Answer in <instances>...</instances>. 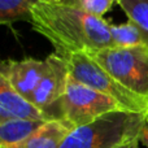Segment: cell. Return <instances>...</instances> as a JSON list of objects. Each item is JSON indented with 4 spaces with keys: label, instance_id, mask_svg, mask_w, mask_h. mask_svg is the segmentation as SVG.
<instances>
[{
    "label": "cell",
    "instance_id": "1",
    "mask_svg": "<svg viewBox=\"0 0 148 148\" xmlns=\"http://www.w3.org/2000/svg\"><path fill=\"white\" fill-rule=\"evenodd\" d=\"M30 23L61 57L81 52L91 55L114 47L109 21L88 14L64 0H43L34 4Z\"/></svg>",
    "mask_w": 148,
    "mask_h": 148
},
{
    "label": "cell",
    "instance_id": "11",
    "mask_svg": "<svg viewBox=\"0 0 148 148\" xmlns=\"http://www.w3.org/2000/svg\"><path fill=\"white\" fill-rule=\"evenodd\" d=\"M110 35L114 47L121 48H148V31L131 20L123 23H110Z\"/></svg>",
    "mask_w": 148,
    "mask_h": 148
},
{
    "label": "cell",
    "instance_id": "5",
    "mask_svg": "<svg viewBox=\"0 0 148 148\" xmlns=\"http://www.w3.org/2000/svg\"><path fill=\"white\" fill-rule=\"evenodd\" d=\"M90 56L123 87L148 100V48H109Z\"/></svg>",
    "mask_w": 148,
    "mask_h": 148
},
{
    "label": "cell",
    "instance_id": "9",
    "mask_svg": "<svg viewBox=\"0 0 148 148\" xmlns=\"http://www.w3.org/2000/svg\"><path fill=\"white\" fill-rule=\"evenodd\" d=\"M46 122L36 120H9L0 122V148L20 147Z\"/></svg>",
    "mask_w": 148,
    "mask_h": 148
},
{
    "label": "cell",
    "instance_id": "7",
    "mask_svg": "<svg viewBox=\"0 0 148 148\" xmlns=\"http://www.w3.org/2000/svg\"><path fill=\"white\" fill-rule=\"evenodd\" d=\"M47 70V60L26 57L23 60H8L1 64L0 77L10 84L13 90L29 99L38 87Z\"/></svg>",
    "mask_w": 148,
    "mask_h": 148
},
{
    "label": "cell",
    "instance_id": "4",
    "mask_svg": "<svg viewBox=\"0 0 148 148\" xmlns=\"http://www.w3.org/2000/svg\"><path fill=\"white\" fill-rule=\"evenodd\" d=\"M62 59L66 61L69 75L73 79L112 97L127 112L148 116V100L123 87L90 55L81 52Z\"/></svg>",
    "mask_w": 148,
    "mask_h": 148
},
{
    "label": "cell",
    "instance_id": "2",
    "mask_svg": "<svg viewBox=\"0 0 148 148\" xmlns=\"http://www.w3.org/2000/svg\"><path fill=\"white\" fill-rule=\"evenodd\" d=\"M148 123V116L127 110H114L88 125L72 130L60 148H114L139 138Z\"/></svg>",
    "mask_w": 148,
    "mask_h": 148
},
{
    "label": "cell",
    "instance_id": "10",
    "mask_svg": "<svg viewBox=\"0 0 148 148\" xmlns=\"http://www.w3.org/2000/svg\"><path fill=\"white\" fill-rule=\"evenodd\" d=\"M72 129L60 120L47 121L38 131L17 148H60Z\"/></svg>",
    "mask_w": 148,
    "mask_h": 148
},
{
    "label": "cell",
    "instance_id": "8",
    "mask_svg": "<svg viewBox=\"0 0 148 148\" xmlns=\"http://www.w3.org/2000/svg\"><path fill=\"white\" fill-rule=\"evenodd\" d=\"M9 120L52 121V118L0 77V122Z\"/></svg>",
    "mask_w": 148,
    "mask_h": 148
},
{
    "label": "cell",
    "instance_id": "12",
    "mask_svg": "<svg viewBox=\"0 0 148 148\" xmlns=\"http://www.w3.org/2000/svg\"><path fill=\"white\" fill-rule=\"evenodd\" d=\"M43 0H0V22L10 26L18 21L30 22V10L34 4Z\"/></svg>",
    "mask_w": 148,
    "mask_h": 148
},
{
    "label": "cell",
    "instance_id": "6",
    "mask_svg": "<svg viewBox=\"0 0 148 148\" xmlns=\"http://www.w3.org/2000/svg\"><path fill=\"white\" fill-rule=\"evenodd\" d=\"M47 70L40 79L38 87L29 96L35 107L49 116L52 120L57 103L61 100L69 79L68 64L61 56L52 53L47 57Z\"/></svg>",
    "mask_w": 148,
    "mask_h": 148
},
{
    "label": "cell",
    "instance_id": "3",
    "mask_svg": "<svg viewBox=\"0 0 148 148\" xmlns=\"http://www.w3.org/2000/svg\"><path fill=\"white\" fill-rule=\"evenodd\" d=\"M114 110H125L116 100L69 75L66 88L53 113L55 120L65 122L72 130L88 125Z\"/></svg>",
    "mask_w": 148,
    "mask_h": 148
},
{
    "label": "cell",
    "instance_id": "14",
    "mask_svg": "<svg viewBox=\"0 0 148 148\" xmlns=\"http://www.w3.org/2000/svg\"><path fill=\"white\" fill-rule=\"evenodd\" d=\"M64 1L88 14L104 18L105 13L109 12L116 3L118 4L120 0H64Z\"/></svg>",
    "mask_w": 148,
    "mask_h": 148
},
{
    "label": "cell",
    "instance_id": "16",
    "mask_svg": "<svg viewBox=\"0 0 148 148\" xmlns=\"http://www.w3.org/2000/svg\"><path fill=\"white\" fill-rule=\"evenodd\" d=\"M114 148H139V138L131 139V140H127L125 143H121L120 146H117Z\"/></svg>",
    "mask_w": 148,
    "mask_h": 148
},
{
    "label": "cell",
    "instance_id": "15",
    "mask_svg": "<svg viewBox=\"0 0 148 148\" xmlns=\"http://www.w3.org/2000/svg\"><path fill=\"white\" fill-rule=\"evenodd\" d=\"M139 143H142L144 147L148 148V123L142 129L140 134H139Z\"/></svg>",
    "mask_w": 148,
    "mask_h": 148
},
{
    "label": "cell",
    "instance_id": "13",
    "mask_svg": "<svg viewBox=\"0 0 148 148\" xmlns=\"http://www.w3.org/2000/svg\"><path fill=\"white\" fill-rule=\"evenodd\" d=\"M118 5L127 16V20L148 31V0H120Z\"/></svg>",
    "mask_w": 148,
    "mask_h": 148
}]
</instances>
